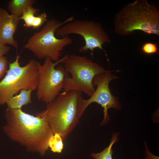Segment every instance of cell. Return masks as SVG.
Instances as JSON below:
<instances>
[{
	"label": "cell",
	"mask_w": 159,
	"mask_h": 159,
	"mask_svg": "<svg viewBox=\"0 0 159 159\" xmlns=\"http://www.w3.org/2000/svg\"><path fill=\"white\" fill-rule=\"evenodd\" d=\"M62 138L59 133H55L50 138L49 142V146L51 150L54 153H60L64 145Z\"/></svg>",
	"instance_id": "obj_15"
},
{
	"label": "cell",
	"mask_w": 159,
	"mask_h": 159,
	"mask_svg": "<svg viewBox=\"0 0 159 159\" xmlns=\"http://www.w3.org/2000/svg\"><path fill=\"white\" fill-rule=\"evenodd\" d=\"M113 22L115 32L120 36L138 30L159 36V11L152 1L136 0L126 4L116 14Z\"/></svg>",
	"instance_id": "obj_3"
},
{
	"label": "cell",
	"mask_w": 159,
	"mask_h": 159,
	"mask_svg": "<svg viewBox=\"0 0 159 159\" xmlns=\"http://www.w3.org/2000/svg\"><path fill=\"white\" fill-rule=\"evenodd\" d=\"M39 10V9L34 8L33 6H29L24 11L22 15L19 18L23 20L26 28L32 27V24L35 17V14Z\"/></svg>",
	"instance_id": "obj_14"
},
{
	"label": "cell",
	"mask_w": 159,
	"mask_h": 159,
	"mask_svg": "<svg viewBox=\"0 0 159 159\" xmlns=\"http://www.w3.org/2000/svg\"><path fill=\"white\" fill-rule=\"evenodd\" d=\"M20 18L0 7V42L17 48L18 44L14 35L18 27Z\"/></svg>",
	"instance_id": "obj_10"
},
{
	"label": "cell",
	"mask_w": 159,
	"mask_h": 159,
	"mask_svg": "<svg viewBox=\"0 0 159 159\" xmlns=\"http://www.w3.org/2000/svg\"><path fill=\"white\" fill-rule=\"evenodd\" d=\"M67 55H66L55 62L49 58H46L43 64H39L36 93L39 101L47 104L50 103L56 99L63 89L65 78L69 74L65 70L63 66L55 67L62 62Z\"/></svg>",
	"instance_id": "obj_8"
},
{
	"label": "cell",
	"mask_w": 159,
	"mask_h": 159,
	"mask_svg": "<svg viewBox=\"0 0 159 159\" xmlns=\"http://www.w3.org/2000/svg\"><path fill=\"white\" fill-rule=\"evenodd\" d=\"M118 132H114L109 145L101 152L97 153H92L91 156L95 159H112L113 151L112 149L113 145L117 142L119 139Z\"/></svg>",
	"instance_id": "obj_13"
},
{
	"label": "cell",
	"mask_w": 159,
	"mask_h": 159,
	"mask_svg": "<svg viewBox=\"0 0 159 159\" xmlns=\"http://www.w3.org/2000/svg\"><path fill=\"white\" fill-rule=\"evenodd\" d=\"M113 71L106 70L96 75L93 79L92 84L94 86H97V88L89 98L84 99L83 101L85 110L90 104L94 102L100 105L102 107L104 117L101 125L107 123L110 120L108 112L109 109L112 108L118 110L121 109L118 98L112 94L109 87L110 82L117 78L112 74L111 72Z\"/></svg>",
	"instance_id": "obj_9"
},
{
	"label": "cell",
	"mask_w": 159,
	"mask_h": 159,
	"mask_svg": "<svg viewBox=\"0 0 159 159\" xmlns=\"http://www.w3.org/2000/svg\"><path fill=\"white\" fill-rule=\"evenodd\" d=\"M56 33L57 36L62 37L71 34L80 35L83 38L85 44L79 48L80 52L84 53L89 50L93 56L94 50L98 49L104 52L109 62L102 46L105 44L110 43L111 41L99 23L92 20L74 19L60 26Z\"/></svg>",
	"instance_id": "obj_7"
},
{
	"label": "cell",
	"mask_w": 159,
	"mask_h": 159,
	"mask_svg": "<svg viewBox=\"0 0 159 159\" xmlns=\"http://www.w3.org/2000/svg\"><path fill=\"white\" fill-rule=\"evenodd\" d=\"M62 62L65 70L71 75L65 78L62 94L75 91L91 96L95 90L92 84L94 77L106 70L87 57L74 54H68Z\"/></svg>",
	"instance_id": "obj_5"
},
{
	"label": "cell",
	"mask_w": 159,
	"mask_h": 159,
	"mask_svg": "<svg viewBox=\"0 0 159 159\" xmlns=\"http://www.w3.org/2000/svg\"><path fill=\"white\" fill-rule=\"evenodd\" d=\"M141 49L143 53L146 54L150 55L158 53V49L157 43L146 42L142 45Z\"/></svg>",
	"instance_id": "obj_16"
},
{
	"label": "cell",
	"mask_w": 159,
	"mask_h": 159,
	"mask_svg": "<svg viewBox=\"0 0 159 159\" xmlns=\"http://www.w3.org/2000/svg\"><path fill=\"white\" fill-rule=\"evenodd\" d=\"M74 19L71 16L63 22L56 19L49 20L41 30L35 33L28 39L24 48L38 59L48 58L55 62L58 61L64 48L71 44L73 40L68 36L57 38L55 34L59 27Z\"/></svg>",
	"instance_id": "obj_4"
},
{
	"label": "cell",
	"mask_w": 159,
	"mask_h": 159,
	"mask_svg": "<svg viewBox=\"0 0 159 159\" xmlns=\"http://www.w3.org/2000/svg\"><path fill=\"white\" fill-rule=\"evenodd\" d=\"M36 1L34 0H11L8 5L9 11L20 18L24 9L29 6H32Z\"/></svg>",
	"instance_id": "obj_12"
},
{
	"label": "cell",
	"mask_w": 159,
	"mask_h": 159,
	"mask_svg": "<svg viewBox=\"0 0 159 159\" xmlns=\"http://www.w3.org/2000/svg\"><path fill=\"white\" fill-rule=\"evenodd\" d=\"M31 90H22L19 94L13 96L6 102L7 107L11 109H21L22 107L32 103Z\"/></svg>",
	"instance_id": "obj_11"
},
{
	"label": "cell",
	"mask_w": 159,
	"mask_h": 159,
	"mask_svg": "<svg viewBox=\"0 0 159 159\" xmlns=\"http://www.w3.org/2000/svg\"><path fill=\"white\" fill-rule=\"evenodd\" d=\"M6 123L3 130L8 138L25 147L28 152L44 156L49 148V142L54 133L43 118L26 113L21 109L7 107Z\"/></svg>",
	"instance_id": "obj_1"
},
{
	"label": "cell",
	"mask_w": 159,
	"mask_h": 159,
	"mask_svg": "<svg viewBox=\"0 0 159 159\" xmlns=\"http://www.w3.org/2000/svg\"><path fill=\"white\" fill-rule=\"evenodd\" d=\"M8 63L6 57L4 56L0 57V79L6 72Z\"/></svg>",
	"instance_id": "obj_18"
},
{
	"label": "cell",
	"mask_w": 159,
	"mask_h": 159,
	"mask_svg": "<svg viewBox=\"0 0 159 159\" xmlns=\"http://www.w3.org/2000/svg\"><path fill=\"white\" fill-rule=\"evenodd\" d=\"M82 92L71 91L60 93L47 104L46 109L37 113L48 124L54 134L65 139L75 128L85 109Z\"/></svg>",
	"instance_id": "obj_2"
},
{
	"label": "cell",
	"mask_w": 159,
	"mask_h": 159,
	"mask_svg": "<svg viewBox=\"0 0 159 159\" xmlns=\"http://www.w3.org/2000/svg\"><path fill=\"white\" fill-rule=\"evenodd\" d=\"M47 15L46 12L35 16L33 21L32 27L34 29H38L44 23L47 21Z\"/></svg>",
	"instance_id": "obj_17"
},
{
	"label": "cell",
	"mask_w": 159,
	"mask_h": 159,
	"mask_svg": "<svg viewBox=\"0 0 159 159\" xmlns=\"http://www.w3.org/2000/svg\"><path fill=\"white\" fill-rule=\"evenodd\" d=\"M10 47L7 46L0 42V57L7 53L10 50Z\"/></svg>",
	"instance_id": "obj_19"
},
{
	"label": "cell",
	"mask_w": 159,
	"mask_h": 159,
	"mask_svg": "<svg viewBox=\"0 0 159 159\" xmlns=\"http://www.w3.org/2000/svg\"><path fill=\"white\" fill-rule=\"evenodd\" d=\"M20 56L17 55L14 62L9 63L6 74L0 82V105H3L22 90L37 89L39 80L38 67L40 63L31 59L25 66L21 67Z\"/></svg>",
	"instance_id": "obj_6"
}]
</instances>
